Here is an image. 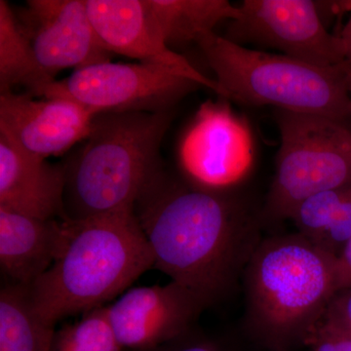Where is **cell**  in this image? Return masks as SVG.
I'll return each mask as SVG.
<instances>
[{"instance_id":"8992f818","label":"cell","mask_w":351,"mask_h":351,"mask_svg":"<svg viewBox=\"0 0 351 351\" xmlns=\"http://www.w3.org/2000/svg\"><path fill=\"white\" fill-rule=\"evenodd\" d=\"M281 145L267 210L291 219L309 196L351 184V131L341 122L276 110Z\"/></svg>"},{"instance_id":"3957f363","label":"cell","mask_w":351,"mask_h":351,"mask_svg":"<svg viewBox=\"0 0 351 351\" xmlns=\"http://www.w3.org/2000/svg\"><path fill=\"white\" fill-rule=\"evenodd\" d=\"M174 112L95 115L78 154L66 165L63 221L134 210L163 169L160 145Z\"/></svg>"},{"instance_id":"ffe728a7","label":"cell","mask_w":351,"mask_h":351,"mask_svg":"<svg viewBox=\"0 0 351 351\" xmlns=\"http://www.w3.org/2000/svg\"><path fill=\"white\" fill-rule=\"evenodd\" d=\"M48 351H125L108 320L107 306L82 314L75 322L55 330Z\"/></svg>"},{"instance_id":"7a4b0ae2","label":"cell","mask_w":351,"mask_h":351,"mask_svg":"<svg viewBox=\"0 0 351 351\" xmlns=\"http://www.w3.org/2000/svg\"><path fill=\"white\" fill-rule=\"evenodd\" d=\"M64 221L63 250L27 287L36 313L53 327L69 316L107 306L154 267L134 210Z\"/></svg>"},{"instance_id":"d6986e66","label":"cell","mask_w":351,"mask_h":351,"mask_svg":"<svg viewBox=\"0 0 351 351\" xmlns=\"http://www.w3.org/2000/svg\"><path fill=\"white\" fill-rule=\"evenodd\" d=\"M55 330L36 313L27 287L2 286L0 351H48Z\"/></svg>"},{"instance_id":"9a60e30c","label":"cell","mask_w":351,"mask_h":351,"mask_svg":"<svg viewBox=\"0 0 351 351\" xmlns=\"http://www.w3.org/2000/svg\"><path fill=\"white\" fill-rule=\"evenodd\" d=\"M68 239L66 221L0 208V267L7 284L29 287L52 267Z\"/></svg>"},{"instance_id":"7402d4cb","label":"cell","mask_w":351,"mask_h":351,"mask_svg":"<svg viewBox=\"0 0 351 351\" xmlns=\"http://www.w3.org/2000/svg\"><path fill=\"white\" fill-rule=\"evenodd\" d=\"M321 321L351 335V287L334 295Z\"/></svg>"},{"instance_id":"7c38bea8","label":"cell","mask_w":351,"mask_h":351,"mask_svg":"<svg viewBox=\"0 0 351 351\" xmlns=\"http://www.w3.org/2000/svg\"><path fill=\"white\" fill-rule=\"evenodd\" d=\"M86 4L90 20L110 53L171 69L219 95L216 80L203 75L165 43L149 0H86Z\"/></svg>"},{"instance_id":"5b68a950","label":"cell","mask_w":351,"mask_h":351,"mask_svg":"<svg viewBox=\"0 0 351 351\" xmlns=\"http://www.w3.org/2000/svg\"><path fill=\"white\" fill-rule=\"evenodd\" d=\"M196 43L216 75L221 98L319 115L343 124L351 117L343 64L315 66L283 54L249 49L215 32L200 36Z\"/></svg>"},{"instance_id":"ac0fdd59","label":"cell","mask_w":351,"mask_h":351,"mask_svg":"<svg viewBox=\"0 0 351 351\" xmlns=\"http://www.w3.org/2000/svg\"><path fill=\"white\" fill-rule=\"evenodd\" d=\"M55 80L38 63L12 9L5 0H0V93L23 87L25 93L38 98L44 88Z\"/></svg>"},{"instance_id":"9c48e42d","label":"cell","mask_w":351,"mask_h":351,"mask_svg":"<svg viewBox=\"0 0 351 351\" xmlns=\"http://www.w3.org/2000/svg\"><path fill=\"white\" fill-rule=\"evenodd\" d=\"M179 158L189 182L225 191L251 168L250 131L228 104L208 101L201 105L182 137Z\"/></svg>"},{"instance_id":"603a6c76","label":"cell","mask_w":351,"mask_h":351,"mask_svg":"<svg viewBox=\"0 0 351 351\" xmlns=\"http://www.w3.org/2000/svg\"><path fill=\"white\" fill-rule=\"evenodd\" d=\"M156 351H228L225 346L204 335L196 334L193 330Z\"/></svg>"},{"instance_id":"6da1fadb","label":"cell","mask_w":351,"mask_h":351,"mask_svg":"<svg viewBox=\"0 0 351 351\" xmlns=\"http://www.w3.org/2000/svg\"><path fill=\"white\" fill-rule=\"evenodd\" d=\"M154 267L207 306L230 287L249 223L223 191L195 186L161 170L134 207Z\"/></svg>"},{"instance_id":"52a82bcc","label":"cell","mask_w":351,"mask_h":351,"mask_svg":"<svg viewBox=\"0 0 351 351\" xmlns=\"http://www.w3.org/2000/svg\"><path fill=\"white\" fill-rule=\"evenodd\" d=\"M202 87L171 69L144 63H101L47 85L38 98H63L95 113L173 110Z\"/></svg>"},{"instance_id":"8fae6325","label":"cell","mask_w":351,"mask_h":351,"mask_svg":"<svg viewBox=\"0 0 351 351\" xmlns=\"http://www.w3.org/2000/svg\"><path fill=\"white\" fill-rule=\"evenodd\" d=\"M207 307L191 290L166 285L130 288L108 304L113 332L125 351H156L191 329Z\"/></svg>"},{"instance_id":"cb8c5ba5","label":"cell","mask_w":351,"mask_h":351,"mask_svg":"<svg viewBox=\"0 0 351 351\" xmlns=\"http://www.w3.org/2000/svg\"><path fill=\"white\" fill-rule=\"evenodd\" d=\"M337 269L338 292L351 287V239L338 257Z\"/></svg>"},{"instance_id":"30bf717a","label":"cell","mask_w":351,"mask_h":351,"mask_svg":"<svg viewBox=\"0 0 351 351\" xmlns=\"http://www.w3.org/2000/svg\"><path fill=\"white\" fill-rule=\"evenodd\" d=\"M16 19L52 77L64 69L110 62L112 53L90 20L86 0H29Z\"/></svg>"},{"instance_id":"4fadbf2b","label":"cell","mask_w":351,"mask_h":351,"mask_svg":"<svg viewBox=\"0 0 351 351\" xmlns=\"http://www.w3.org/2000/svg\"><path fill=\"white\" fill-rule=\"evenodd\" d=\"M96 114L68 99L10 92L0 95V135L25 152L46 159L82 142Z\"/></svg>"},{"instance_id":"484cf974","label":"cell","mask_w":351,"mask_h":351,"mask_svg":"<svg viewBox=\"0 0 351 351\" xmlns=\"http://www.w3.org/2000/svg\"><path fill=\"white\" fill-rule=\"evenodd\" d=\"M343 66H345L346 75H348V86H350V98H351V69L348 68V66L345 63H343Z\"/></svg>"},{"instance_id":"2e32d148","label":"cell","mask_w":351,"mask_h":351,"mask_svg":"<svg viewBox=\"0 0 351 351\" xmlns=\"http://www.w3.org/2000/svg\"><path fill=\"white\" fill-rule=\"evenodd\" d=\"M291 219L299 234L338 258L351 239V184L309 196Z\"/></svg>"},{"instance_id":"d4e9b609","label":"cell","mask_w":351,"mask_h":351,"mask_svg":"<svg viewBox=\"0 0 351 351\" xmlns=\"http://www.w3.org/2000/svg\"><path fill=\"white\" fill-rule=\"evenodd\" d=\"M346 3L348 4H346V5H351L350 2H346ZM339 36L343 44V48H345V64L351 69V16L348 22L346 23V25H343Z\"/></svg>"},{"instance_id":"5bb4252c","label":"cell","mask_w":351,"mask_h":351,"mask_svg":"<svg viewBox=\"0 0 351 351\" xmlns=\"http://www.w3.org/2000/svg\"><path fill=\"white\" fill-rule=\"evenodd\" d=\"M66 165L20 149L0 135V208L40 219L64 218Z\"/></svg>"},{"instance_id":"277c9868","label":"cell","mask_w":351,"mask_h":351,"mask_svg":"<svg viewBox=\"0 0 351 351\" xmlns=\"http://www.w3.org/2000/svg\"><path fill=\"white\" fill-rule=\"evenodd\" d=\"M338 258L301 234L267 240L247 276L253 330L274 351L307 343L338 293Z\"/></svg>"},{"instance_id":"ba28073f","label":"cell","mask_w":351,"mask_h":351,"mask_svg":"<svg viewBox=\"0 0 351 351\" xmlns=\"http://www.w3.org/2000/svg\"><path fill=\"white\" fill-rule=\"evenodd\" d=\"M316 2L311 0H244L239 17L228 27V38L276 48L285 56L315 66L345 63V48L327 31Z\"/></svg>"},{"instance_id":"44dd1931","label":"cell","mask_w":351,"mask_h":351,"mask_svg":"<svg viewBox=\"0 0 351 351\" xmlns=\"http://www.w3.org/2000/svg\"><path fill=\"white\" fill-rule=\"evenodd\" d=\"M306 345L311 351H351V335L320 321Z\"/></svg>"},{"instance_id":"e0dca14e","label":"cell","mask_w":351,"mask_h":351,"mask_svg":"<svg viewBox=\"0 0 351 351\" xmlns=\"http://www.w3.org/2000/svg\"><path fill=\"white\" fill-rule=\"evenodd\" d=\"M149 4L171 49L196 43L200 36L214 32L219 23L239 17V6L226 0H149Z\"/></svg>"}]
</instances>
